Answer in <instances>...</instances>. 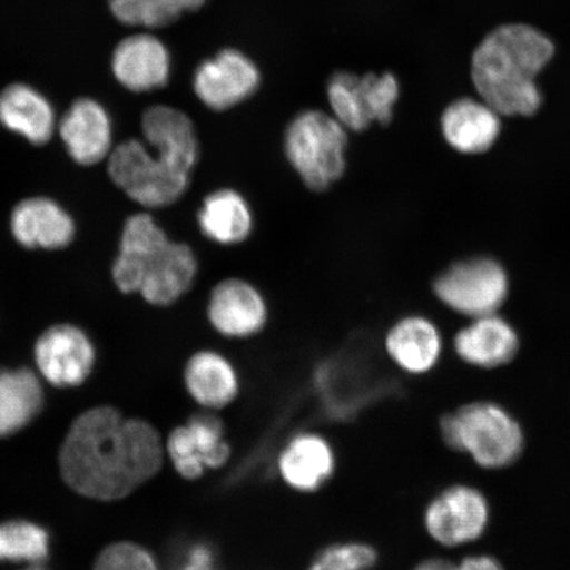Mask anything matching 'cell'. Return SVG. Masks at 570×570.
Masks as SVG:
<instances>
[{
	"label": "cell",
	"mask_w": 570,
	"mask_h": 570,
	"mask_svg": "<svg viewBox=\"0 0 570 570\" xmlns=\"http://www.w3.org/2000/svg\"><path fill=\"white\" fill-rule=\"evenodd\" d=\"M164 459V441L151 423L98 405L71 423L59 468L63 482L78 495L116 502L158 475Z\"/></svg>",
	"instance_id": "1"
},
{
	"label": "cell",
	"mask_w": 570,
	"mask_h": 570,
	"mask_svg": "<svg viewBox=\"0 0 570 570\" xmlns=\"http://www.w3.org/2000/svg\"><path fill=\"white\" fill-rule=\"evenodd\" d=\"M554 53L553 41L537 27L502 24L474 49L470 77L482 101L499 116L530 117L543 102L538 77Z\"/></svg>",
	"instance_id": "2"
},
{
	"label": "cell",
	"mask_w": 570,
	"mask_h": 570,
	"mask_svg": "<svg viewBox=\"0 0 570 570\" xmlns=\"http://www.w3.org/2000/svg\"><path fill=\"white\" fill-rule=\"evenodd\" d=\"M283 148L292 169L313 191L331 189L346 173L348 131L331 112H298L285 128Z\"/></svg>",
	"instance_id": "3"
},
{
	"label": "cell",
	"mask_w": 570,
	"mask_h": 570,
	"mask_svg": "<svg viewBox=\"0 0 570 570\" xmlns=\"http://www.w3.org/2000/svg\"><path fill=\"white\" fill-rule=\"evenodd\" d=\"M114 187L141 210L169 208L187 194L191 174L155 153L142 139L130 138L114 147L106 160Z\"/></svg>",
	"instance_id": "4"
},
{
	"label": "cell",
	"mask_w": 570,
	"mask_h": 570,
	"mask_svg": "<svg viewBox=\"0 0 570 570\" xmlns=\"http://www.w3.org/2000/svg\"><path fill=\"white\" fill-rule=\"evenodd\" d=\"M440 425L448 446L472 455L483 468L509 466L522 453L523 432L517 420L493 403L465 405Z\"/></svg>",
	"instance_id": "5"
},
{
	"label": "cell",
	"mask_w": 570,
	"mask_h": 570,
	"mask_svg": "<svg viewBox=\"0 0 570 570\" xmlns=\"http://www.w3.org/2000/svg\"><path fill=\"white\" fill-rule=\"evenodd\" d=\"M401 97V85L391 71L366 73L337 71L326 87L331 114L348 132H363L373 125H389Z\"/></svg>",
	"instance_id": "6"
},
{
	"label": "cell",
	"mask_w": 570,
	"mask_h": 570,
	"mask_svg": "<svg viewBox=\"0 0 570 570\" xmlns=\"http://www.w3.org/2000/svg\"><path fill=\"white\" fill-rule=\"evenodd\" d=\"M32 355L36 373L49 386L59 390L82 386L97 363L95 341L83 327L73 323L48 326L36 338Z\"/></svg>",
	"instance_id": "7"
},
{
	"label": "cell",
	"mask_w": 570,
	"mask_h": 570,
	"mask_svg": "<svg viewBox=\"0 0 570 570\" xmlns=\"http://www.w3.org/2000/svg\"><path fill=\"white\" fill-rule=\"evenodd\" d=\"M434 294L449 308L473 318L494 315L509 292L508 275L495 261L455 263L433 284Z\"/></svg>",
	"instance_id": "8"
},
{
	"label": "cell",
	"mask_w": 570,
	"mask_h": 570,
	"mask_svg": "<svg viewBox=\"0 0 570 570\" xmlns=\"http://www.w3.org/2000/svg\"><path fill=\"white\" fill-rule=\"evenodd\" d=\"M261 83L258 66L235 48L223 49L199 63L191 80L198 101L218 112L246 102L258 91Z\"/></svg>",
	"instance_id": "9"
},
{
	"label": "cell",
	"mask_w": 570,
	"mask_h": 570,
	"mask_svg": "<svg viewBox=\"0 0 570 570\" xmlns=\"http://www.w3.org/2000/svg\"><path fill=\"white\" fill-rule=\"evenodd\" d=\"M9 227L13 242L28 252H63L75 244L77 223L49 196H28L12 206Z\"/></svg>",
	"instance_id": "10"
},
{
	"label": "cell",
	"mask_w": 570,
	"mask_h": 570,
	"mask_svg": "<svg viewBox=\"0 0 570 570\" xmlns=\"http://www.w3.org/2000/svg\"><path fill=\"white\" fill-rule=\"evenodd\" d=\"M56 135L69 159L82 168L106 163L116 147L111 116L95 98L76 99L57 122Z\"/></svg>",
	"instance_id": "11"
},
{
	"label": "cell",
	"mask_w": 570,
	"mask_h": 570,
	"mask_svg": "<svg viewBox=\"0 0 570 570\" xmlns=\"http://www.w3.org/2000/svg\"><path fill=\"white\" fill-rule=\"evenodd\" d=\"M198 268L194 248L170 238L142 262L137 296L148 305L167 308L194 287Z\"/></svg>",
	"instance_id": "12"
},
{
	"label": "cell",
	"mask_w": 570,
	"mask_h": 570,
	"mask_svg": "<svg viewBox=\"0 0 570 570\" xmlns=\"http://www.w3.org/2000/svg\"><path fill=\"white\" fill-rule=\"evenodd\" d=\"M206 318L219 336L252 338L267 325L268 304L253 283L230 277L212 289L206 303Z\"/></svg>",
	"instance_id": "13"
},
{
	"label": "cell",
	"mask_w": 570,
	"mask_h": 570,
	"mask_svg": "<svg viewBox=\"0 0 570 570\" xmlns=\"http://www.w3.org/2000/svg\"><path fill=\"white\" fill-rule=\"evenodd\" d=\"M489 522V505L479 490L453 487L428 505L424 524L431 538L446 547L470 543L482 537Z\"/></svg>",
	"instance_id": "14"
},
{
	"label": "cell",
	"mask_w": 570,
	"mask_h": 570,
	"mask_svg": "<svg viewBox=\"0 0 570 570\" xmlns=\"http://www.w3.org/2000/svg\"><path fill=\"white\" fill-rule=\"evenodd\" d=\"M337 455L323 434L301 432L292 436L277 455L281 480L302 494L317 493L336 474Z\"/></svg>",
	"instance_id": "15"
},
{
	"label": "cell",
	"mask_w": 570,
	"mask_h": 570,
	"mask_svg": "<svg viewBox=\"0 0 570 570\" xmlns=\"http://www.w3.org/2000/svg\"><path fill=\"white\" fill-rule=\"evenodd\" d=\"M170 53L151 33L128 36L111 57V70L119 85L132 92H148L166 87L170 77Z\"/></svg>",
	"instance_id": "16"
},
{
	"label": "cell",
	"mask_w": 570,
	"mask_h": 570,
	"mask_svg": "<svg viewBox=\"0 0 570 570\" xmlns=\"http://www.w3.org/2000/svg\"><path fill=\"white\" fill-rule=\"evenodd\" d=\"M140 131L141 139L155 153L194 174L202 146L187 112L168 105L148 107L140 119Z\"/></svg>",
	"instance_id": "17"
},
{
	"label": "cell",
	"mask_w": 570,
	"mask_h": 570,
	"mask_svg": "<svg viewBox=\"0 0 570 570\" xmlns=\"http://www.w3.org/2000/svg\"><path fill=\"white\" fill-rule=\"evenodd\" d=\"M168 239V233L151 212L140 210L126 218L110 267V277L119 294H138L142 262Z\"/></svg>",
	"instance_id": "18"
},
{
	"label": "cell",
	"mask_w": 570,
	"mask_h": 570,
	"mask_svg": "<svg viewBox=\"0 0 570 570\" xmlns=\"http://www.w3.org/2000/svg\"><path fill=\"white\" fill-rule=\"evenodd\" d=\"M51 102L31 85L16 82L0 91V126L32 147H45L57 132Z\"/></svg>",
	"instance_id": "19"
},
{
	"label": "cell",
	"mask_w": 570,
	"mask_h": 570,
	"mask_svg": "<svg viewBox=\"0 0 570 570\" xmlns=\"http://www.w3.org/2000/svg\"><path fill=\"white\" fill-rule=\"evenodd\" d=\"M183 377L191 401L204 411L229 407L240 392L237 367L226 355L212 348L191 354L185 363Z\"/></svg>",
	"instance_id": "20"
},
{
	"label": "cell",
	"mask_w": 570,
	"mask_h": 570,
	"mask_svg": "<svg viewBox=\"0 0 570 570\" xmlns=\"http://www.w3.org/2000/svg\"><path fill=\"white\" fill-rule=\"evenodd\" d=\"M501 116L482 99L461 98L441 117V130L449 146L469 155L487 153L501 134Z\"/></svg>",
	"instance_id": "21"
},
{
	"label": "cell",
	"mask_w": 570,
	"mask_h": 570,
	"mask_svg": "<svg viewBox=\"0 0 570 570\" xmlns=\"http://www.w3.org/2000/svg\"><path fill=\"white\" fill-rule=\"evenodd\" d=\"M254 225V213L247 198L233 188L212 191L197 210L199 232L219 246L244 244L253 234Z\"/></svg>",
	"instance_id": "22"
},
{
	"label": "cell",
	"mask_w": 570,
	"mask_h": 570,
	"mask_svg": "<svg viewBox=\"0 0 570 570\" xmlns=\"http://www.w3.org/2000/svg\"><path fill=\"white\" fill-rule=\"evenodd\" d=\"M46 391L36 370L0 368V439H9L26 430L40 415Z\"/></svg>",
	"instance_id": "23"
},
{
	"label": "cell",
	"mask_w": 570,
	"mask_h": 570,
	"mask_svg": "<svg viewBox=\"0 0 570 570\" xmlns=\"http://www.w3.org/2000/svg\"><path fill=\"white\" fill-rule=\"evenodd\" d=\"M390 360L403 372L422 375L436 366L441 355V336L432 321L422 316L399 320L384 338Z\"/></svg>",
	"instance_id": "24"
},
{
	"label": "cell",
	"mask_w": 570,
	"mask_h": 570,
	"mask_svg": "<svg viewBox=\"0 0 570 570\" xmlns=\"http://www.w3.org/2000/svg\"><path fill=\"white\" fill-rule=\"evenodd\" d=\"M454 347L470 365L493 368L514 360L519 340L508 321L494 313L474 318L455 336Z\"/></svg>",
	"instance_id": "25"
},
{
	"label": "cell",
	"mask_w": 570,
	"mask_h": 570,
	"mask_svg": "<svg viewBox=\"0 0 570 570\" xmlns=\"http://www.w3.org/2000/svg\"><path fill=\"white\" fill-rule=\"evenodd\" d=\"M52 541L46 527L28 519L0 522V562L42 566L51 554Z\"/></svg>",
	"instance_id": "26"
},
{
	"label": "cell",
	"mask_w": 570,
	"mask_h": 570,
	"mask_svg": "<svg viewBox=\"0 0 570 570\" xmlns=\"http://www.w3.org/2000/svg\"><path fill=\"white\" fill-rule=\"evenodd\" d=\"M206 0H109V9L125 26L155 30L175 23L184 13L203 9Z\"/></svg>",
	"instance_id": "27"
},
{
	"label": "cell",
	"mask_w": 570,
	"mask_h": 570,
	"mask_svg": "<svg viewBox=\"0 0 570 570\" xmlns=\"http://www.w3.org/2000/svg\"><path fill=\"white\" fill-rule=\"evenodd\" d=\"M191 438L206 470H218L232 459V446L226 440L225 428L213 412L204 411L191 416L187 423Z\"/></svg>",
	"instance_id": "28"
},
{
	"label": "cell",
	"mask_w": 570,
	"mask_h": 570,
	"mask_svg": "<svg viewBox=\"0 0 570 570\" xmlns=\"http://www.w3.org/2000/svg\"><path fill=\"white\" fill-rule=\"evenodd\" d=\"M380 554L365 541H340L318 551L306 570H372Z\"/></svg>",
	"instance_id": "29"
},
{
	"label": "cell",
	"mask_w": 570,
	"mask_h": 570,
	"mask_svg": "<svg viewBox=\"0 0 570 570\" xmlns=\"http://www.w3.org/2000/svg\"><path fill=\"white\" fill-rule=\"evenodd\" d=\"M164 448H166L167 458L181 479L202 480L208 472L187 424L174 428L168 434Z\"/></svg>",
	"instance_id": "30"
},
{
	"label": "cell",
	"mask_w": 570,
	"mask_h": 570,
	"mask_svg": "<svg viewBox=\"0 0 570 570\" xmlns=\"http://www.w3.org/2000/svg\"><path fill=\"white\" fill-rule=\"evenodd\" d=\"M95 570H163L154 553L135 541H116L98 553Z\"/></svg>",
	"instance_id": "31"
},
{
	"label": "cell",
	"mask_w": 570,
	"mask_h": 570,
	"mask_svg": "<svg viewBox=\"0 0 570 570\" xmlns=\"http://www.w3.org/2000/svg\"><path fill=\"white\" fill-rule=\"evenodd\" d=\"M180 570H217L212 548L204 543L189 547L184 554Z\"/></svg>",
	"instance_id": "32"
},
{
	"label": "cell",
	"mask_w": 570,
	"mask_h": 570,
	"mask_svg": "<svg viewBox=\"0 0 570 570\" xmlns=\"http://www.w3.org/2000/svg\"><path fill=\"white\" fill-rule=\"evenodd\" d=\"M455 570H503L501 564L488 556H476V558H469L455 566Z\"/></svg>",
	"instance_id": "33"
},
{
	"label": "cell",
	"mask_w": 570,
	"mask_h": 570,
	"mask_svg": "<svg viewBox=\"0 0 570 570\" xmlns=\"http://www.w3.org/2000/svg\"><path fill=\"white\" fill-rule=\"evenodd\" d=\"M413 570H455V566L448 560L430 559L420 562V564Z\"/></svg>",
	"instance_id": "34"
},
{
	"label": "cell",
	"mask_w": 570,
	"mask_h": 570,
	"mask_svg": "<svg viewBox=\"0 0 570 570\" xmlns=\"http://www.w3.org/2000/svg\"><path fill=\"white\" fill-rule=\"evenodd\" d=\"M23 570H48V569L42 568V566H32V567H26Z\"/></svg>",
	"instance_id": "35"
}]
</instances>
